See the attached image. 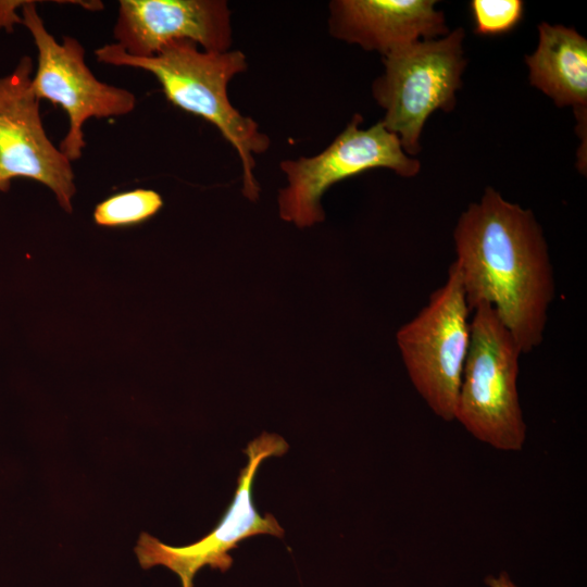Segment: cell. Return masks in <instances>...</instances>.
<instances>
[{
  "label": "cell",
  "mask_w": 587,
  "mask_h": 587,
  "mask_svg": "<svg viewBox=\"0 0 587 587\" xmlns=\"http://www.w3.org/2000/svg\"><path fill=\"white\" fill-rule=\"evenodd\" d=\"M452 237L471 312L490 304L522 352L530 353L542 342L555 295L548 243L532 210L486 187L460 214Z\"/></svg>",
  "instance_id": "obj_1"
},
{
  "label": "cell",
  "mask_w": 587,
  "mask_h": 587,
  "mask_svg": "<svg viewBox=\"0 0 587 587\" xmlns=\"http://www.w3.org/2000/svg\"><path fill=\"white\" fill-rule=\"evenodd\" d=\"M95 55L103 64L151 73L171 103L216 127L239 158L243 196L252 201L258 199L254 155L264 153L271 141L253 118L233 107L227 95L229 82L247 70L243 52L205 51L192 41L176 40L150 58L133 57L117 43L97 48Z\"/></svg>",
  "instance_id": "obj_2"
},
{
  "label": "cell",
  "mask_w": 587,
  "mask_h": 587,
  "mask_svg": "<svg viewBox=\"0 0 587 587\" xmlns=\"http://www.w3.org/2000/svg\"><path fill=\"white\" fill-rule=\"evenodd\" d=\"M472 312L454 420L492 448L520 451L526 438L517 392L523 352L490 304L479 303Z\"/></svg>",
  "instance_id": "obj_3"
},
{
  "label": "cell",
  "mask_w": 587,
  "mask_h": 587,
  "mask_svg": "<svg viewBox=\"0 0 587 587\" xmlns=\"http://www.w3.org/2000/svg\"><path fill=\"white\" fill-rule=\"evenodd\" d=\"M462 27L446 36L424 39L383 57L384 73L372 84V95L404 152L414 158L428 117L437 110L450 112L457 102L466 67Z\"/></svg>",
  "instance_id": "obj_4"
},
{
  "label": "cell",
  "mask_w": 587,
  "mask_h": 587,
  "mask_svg": "<svg viewBox=\"0 0 587 587\" xmlns=\"http://www.w3.org/2000/svg\"><path fill=\"white\" fill-rule=\"evenodd\" d=\"M471 310L452 262L445 284L397 333L405 370L415 390L441 420H454L470 344Z\"/></svg>",
  "instance_id": "obj_5"
},
{
  "label": "cell",
  "mask_w": 587,
  "mask_h": 587,
  "mask_svg": "<svg viewBox=\"0 0 587 587\" xmlns=\"http://www.w3.org/2000/svg\"><path fill=\"white\" fill-rule=\"evenodd\" d=\"M354 114L345 129L320 153L280 162L287 185L279 190V216L298 227L324 221L321 200L334 184L363 172L384 167L402 177L419 174L421 163L408 155L398 137L377 122L361 128Z\"/></svg>",
  "instance_id": "obj_6"
},
{
  "label": "cell",
  "mask_w": 587,
  "mask_h": 587,
  "mask_svg": "<svg viewBox=\"0 0 587 587\" xmlns=\"http://www.w3.org/2000/svg\"><path fill=\"white\" fill-rule=\"evenodd\" d=\"M22 24L30 33L38 52L32 87L39 100L60 105L68 117V129L59 149L71 161L83 155L84 125L91 118L122 116L134 111L136 97L127 89L97 79L85 62V49L76 38L62 42L48 32L35 1L22 5Z\"/></svg>",
  "instance_id": "obj_7"
},
{
  "label": "cell",
  "mask_w": 587,
  "mask_h": 587,
  "mask_svg": "<svg viewBox=\"0 0 587 587\" xmlns=\"http://www.w3.org/2000/svg\"><path fill=\"white\" fill-rule=\"evenodd\" d=\"M288 444L278 435L263 433L250 441L243 452L247 465L240 471L237 489L220 523L211 533L195 544L173 547L141 533L135 552L143 569L164 565L176 573L182 587H192L196 573L205 565L226 572L233 564L228 551L243 539L259 534L282 538L284 529L271 513L263 516L253 505L252 485L260 464L268 457L282 455Z\"/></svg>",
  "instance_id": "obj_8"
},
{
  "label": "cell",
  "mask_w": 587,
  "mask_h": 587,
  "mask_svg": "<svg viewBox=\"0 0 587 587\" xmlns=\"http://www.w3.org/2000/svg\"><path fill=\"white\" fill-rule=\"evenodd\" d=\"M33 74V61L25 55L0 78V191H7L14 178L33 179L51 189L71 213L76 193L72 162L45 132Z\"/></svg>",
  "instance_id": "obj_9"
},
{
  "label": "cell",
  "mask_w": 587,
  "mask_h": 587,
  "mask_svg": "<svg viewBox=\"0 0 587 587\" xmlns=\"http://www.w3.org/2000/svg\"><path fill=\"white\" fill-rule=\"evenodd\" d=\"M113 35L137 58L153 57L176 40L225 52L233 43L232 13L224 0H120Z\"/></svg>",
  "instance_id": "obj_10"
},
{
  "label": "cell",
  "mask_w": 587,
  "mask_h": 587,
  "mask_svg": "<svg viewBox=\"0 0 587 587\" xmlns=\"http://www.w3.org/2000/svg\"><path fill=\"white\" fill-rule=\"evenodd\" d=\"M434 0H334L328 32L383 57L413 42L446 36L445 13Z\"/></svg>",
  "instance_id": "obj_11"
},
{
  "label": "cell",
  "mask_w": 587,
  "mask_h": 587,
  "mask_svg": "<svg viewBox=\"0 0 587 587\" xmlns=\"http://www.w3.org/2000/svg\"><path fill=\"white\" fill-rule=\"evenodd\" d=\"M529 84L553 100L572 107L578 126L586 127L587 40L574 28L538 25L536 50L525 57Z\"/></svg>",
  "instance_id": "obj_12"
},
{
  "label": "cell",
  "mask_w": 587,
  "mask_h": 587,
  "mask_svg": "<svg viewBox=\"0 0 587 587\" xmlns=\"http://www.w3.org/2000/svg\"><path fill=\"white\" fill-rule=\"evenodd\" d=\"M163 207V199L152 189L138 188L113 195L93 210L95 223L102 227H128L154 216Z\"/></svg>",
  "instance_id": "obj_13"
},
{
  "label": "cell",
  "mask_w": 587,
  "mask_h": 587,
  "mask_svg": "<svg viewBox=\"0 0 587 587\" xmlns=\"http://www.w3.org/2000/svg\"><path fill=\"white\" fill-rule=\"evenodd\" d=\"M474 30L479 35H500L512 30L523 18L521 0H473L470 3Z\"/></svg>",
  "instance_id": "obj_14"
},
{
  "label": "cell",
  "mask_w": 587,
  "mask_h": 587,
  "mask_svg": "<svg viewBox=\"0 0 587 587\" xmlns=\"http://www.w3.org/2000/svg\"><path fill=\"white\" fill-rule=\"evenodd\" d=\"M25 1H0V27L7 26L11 30L15 23L22 24V17L14 13L15 7H22Z\"/></svg>",
  "instance_id": "obj_15"
},
{
  "label": "cell",
  "mask_w": 587,
  "mask_h": 587,
  "mask_svg": "<svg viewBox=\"0 0 587 587\" xmlns=\"http://www.w3.org/2000/svg\"><path fill=\"white\" fill-rule=\"evenodd\" d=\"M485 583L489 587H519L511 580L507 572H501L498 576L488 575Z\"/></svg>",
  "instance_id": "obj_16"
}]
</instances>
